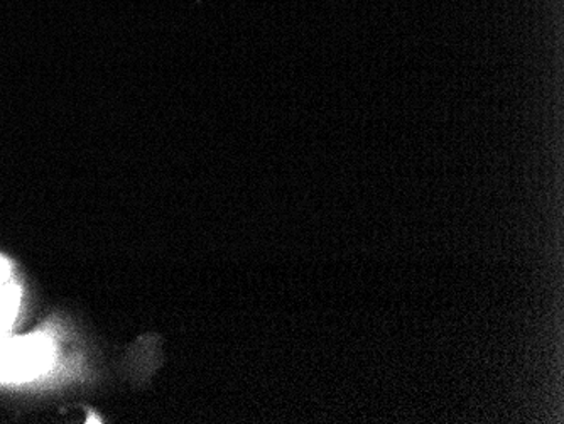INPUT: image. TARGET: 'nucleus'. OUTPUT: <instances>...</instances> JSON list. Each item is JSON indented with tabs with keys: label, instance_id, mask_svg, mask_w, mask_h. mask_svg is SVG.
Instances as JSON below:
<instances>
[{
	"label": "nucleus",
	"instance_id": "obj_1",
	"mask_svg": "<svg viewBox=\"0 0 564 424\" xmlns=\"http://www.w3.org/2000/svg\"><path fill=\"white\" fill-rule=\"evenodd\" d=\"M55 348L44 335L18 337L0 344V381L24 382L40 378L53 363Z\"/></svg>",
	"mask_w": 564,
	"mask_h": 424
},
{
	"label": "nucleus",
	"instance_id": "obj_2",
	"mask_svg": "<svg viewBox=\"0 0 564 424\" xmlns=\"http://www.w3.org/2000/svg\"><path fill=\"white\" fill-rule=\"evenodd\" d=\"M21 293L18 284L11 280V268L8 262L0 258V331L9 328L18 315Z\"/></svg>",
	"mask_w": 564,
	"mask_h": 424
}]
</instances>
